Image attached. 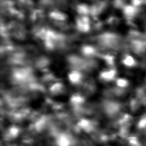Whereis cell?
<instances>
[{
	"mask_svg": "<svg viewBox=\"0 0 146 146\" xmlns=\"http://www.w3.org/2000/svg\"><path fill=\"white\" fill-rule=\"evenodd\" d=\"M49 64V61L47 58L41 57L39 58L36 62V66L38 68L44 69L48 67Z\"/></svg>",
	"mask_w": 146,
	"mask_h": 146,
	"instance_id": "obj_9",
	"label": "cell"
},
{
	"mask_svg": "<svg viewBox=\"0 0 146 146\" xmlns=\"http://www.w3.org/2000/svg\"><path fill=\"white\" fill-rule=\"evenodd\" d=\"M81 52L85 57L92 58L97 54L96 48L90 45H85L81 48Z\"/></svg>",
	"mask_w": 146,
	"mask_h": 146,
	"instance_id": "obj_6",
	"label": "cell"
},
{
	"mask_svg": "<svg viewBox=\"0 0 146 146\" xmlns=\"http://www.w3.org/2000/svg\"><path fill=\"white\" fill-rule=\"evenodd\" d=\"M123 62L124 65L128 67H132L136 64V61L134 57L131 55H128L123 59Z\"/></svg>",
	"mask_w": 146,
	"mask_h": 146,
	"instance_id": "obj_11",
	"label": "cell"
},
{
	"mask_svg": "<svg viewBox=\"0 0 146 146\" xmlns=\"http://www.w3.org/2000/svg\"><path fill=\"white\" fill-rule=\"evenodd\" d=\"M116 75V71L114 69H107L102 71L100 74L101 79L105 81H110L114 79Z\"/></svg>",
	"mask_w": 146,
	"mask_h": 146,
	"instance_id": "obj_5",
	"label": "cell"
},
{
	"mask_svg": "<svg viewBox=\"0 0 146 146\" xmlns=\"http://www.w3.org/2000/svg\"><path fill=\"white\" fill-rule=\"evenodd\" d=\"M124 12L126 16L128 17H132L134 16L136 12V7L134 6H126L124 8Z\"/></svg>",
	"mask_w": 146,
	"mask_h": 146,
	"instance_id": "obj_10",
	"label": "cell"
},
{
	"mask_svg": "<svg viewBox=\"0 0 146 146\" xmlns=\"http://www.w3.org/2000/svg\"><path fill=\"white\" fill-rule=\"evenodd\" d=\"M49 18L57 22H63L66 20L67 16L63 12L59 11H52L49 14Z\"/></svg>",
	"mask_w": 146,
	"mask_h": 146,
	"instance_id": "obj_3",
	"label": "cell"
},
{
	"mask_svg": "<svg viewBox=\"0 0 146 146\" xmlns=\"http://www.w3.org/2000/svg\"><path fill=\"white\" fill-rule=\"evenodd\" d=\"M68 78L72 84H80L83 80V75L79 70L74 69L68 74Z\"/></svg>",
	"mask_w": 146,
	"mask_h": 146,
	"instance_id": "obj_2",
	"label": "cell"
},
{
	"mask_svg": "<svg viewBox=\"0 0 146 146\" xmlns=\"http://www.w3.org/2000/svg\"><path fill=\"white\" fill-rule=\"evenodd\" d=\"M76 28L79 32L86 33L90 28V21L88 16H80L76 20Z\"/></svg>",
	"mask_w": 146,
	"mask_h": 146,
	"instance_id": "obj_1",
	"label": "cell"
},
{
	"mask_svg": "<svg viewBox=\"0 0 146 146\" xmlns=\"http://www.w3.org/2000/svg\"><path fill=\"white\" fill-rule=\"evenodd\" d=\"M76 11L80 16H87L90 14V7L88 6L87 4H78L76 7Z\"/></svg>",
	"mask_w": 146,
	"mask_h": 146,
	"instance_id": "obj_7",
	"label": "cell"
},
{
	"mask_svg": "<svg viewBox=\"0 0 146 146\" xmlns=\"http://www.w3.org/2000/svg\"><path fill=\"white\" fill-rule=\"evenodd\" d=\"M70 101L71 104L75 106H78L85 102V97L84 95L80 93H75L71 96Z\"/></svg>",
	"mask_w": 146,
	"mask_h": 146,
	"instance_id": "obj_8",
	"label": "cell"
},
{
	"mask_svg": "<svg viewBox=\"0 0 146 146\" xmlns=\"http://www.w3.org/2000/svg\"><path fill=\"white\" fill-rule=\"evenodd\" d=\"M49 90L52 95H60L64 91V85L60 82H55L50 85Z\"/></svg>",
	"mask_w": 146,
	"mask_h": 146,
	"instance_id": "obj_4",
	"label": "cell"
},
{
	"mask_svg": "<svg viewBox=\"0 0 146 146\" xmlns=\"http://www.w3.org/2000/svg\"><path fill=\"white\" fill-rule=\"evenodd\" d=\"M116 83L117 86L120 88H124L128 85V81L124 78H118L117 79Z\"/></svg>",
	"mask_w": 146,
	"mask_h": 146,
	"instance_id": "obj_12",
	"label": "cell"
}]
</instances>
